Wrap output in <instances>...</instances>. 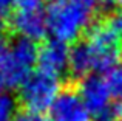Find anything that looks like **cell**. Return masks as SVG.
Listing matches in <instances>:
<instances>
[{"instance_id": "6da1fadb", "label": "cell", "mask_w": 122, "mask_h": 121, "mask_svg": "<svg viewBox=\"0 0 122 121\" xmlns=\"http://www.w3.org/2000/svg\"><path fill=\"white\" fill-rule=\"evenodd\" d=\"M48 31L56 40L63 44L74 42L86 28H90L94 14L77 6L71 0H53L46 8Z\"/></svg>"}, {"instance_id": "7a4b0ae2", "label": "cell", "mask_w": 122, "mask_h": 121, "mask_svg": "<svg viewBox=\"0 0 122 121\" xmlns=\"http://www.w3.org/2000/svg\"><path fill=\"white\" fill-rule=\"evenodd\" d=\"M88 48L91 51L94 72L105 73L119 65L122 58V37L107 22H96L86 30Z\"/></svg>"}, {"instance_id": "3957f363", "label": "cell", "mask_w": 122, "mask_h": 121, "mask_svg": "<svg viewBox=\"0 0 122 121\" xmlns=\"http://www.w3.org/2000/svg\"><path fill=\"white\" fill-rule=\"evenodd\" d=\"M60 93L59 78L37 70L19 85V99L26 110L43 112L50 109Z\"/></svg>"}, {"instance_id": "277c9868", "label": "cell", "mask_w": 122, "mask_h": 121, "mask_svg": "<svg viewBox=\"0 0 122 121\" xmlns=\"http://www.w3.org/2000/svg\"><path fill=\"white\" fill-rule=\"evenodd\" d=\"M39 58V47L33 40L17 37L8 47L6 55V84L19 87L33 73Z\"/></svg>"}, {"instance_id": "5b68a950", "label": "cell", "mask_w": 122, "mask_h": 121, "mask_svg": "<svg viewBox=\"0 0 122 121\" xmlns=\"http://www.w3.org/2000/svg\"><path fill=\"white\" fill-rule=\"evenodd\" d=\"M77 93L93 118L101 115L105 109L111 106V92L108 88L107 79L99 75H90L81 79Z\"/></svg>"}, {"instance_id": "8992f818", "label": "cell", "mask_w": 122, "mask_h": 121, "mask_svg": "<svg viewBox=\"0 0 122 121\" xmlns=\"http://www.w3.org/2000/svg\"><path fill=\"white\" fill-rule=\"evenodd\" d=\"M91 113L85 107L77 90L66 87L60 90L59 96L50 107L48 121H91Z\"/></svg>"}, {"instance_id": "52a82bcc", "label": "cell", "mask_w": 122, "mask_h": 121, "mask_svg": "<svg viewBox=\"0 0 122 121\" xmlns=\"http://www.w3.org/2000/svg\"><path fill=\"white\" fill-rule=\"evenodd\" d=\"M8 27L17 34L28 40H40L48 33L46 16L39 8L36 9H19L9 19Z\"/></svg>"}, {"instance_id": "ba28073f", "label": "cell", "mask_w": 122, "mask_h": 121, "mask_svg": "<svg viewBox=\"0 0 122 121\" xmlns=\"http://www.w3.org/2000/svg\"><path fill=\"white\" fill-rule=\"evenodd\" d=\"M68 59L70 48L66 47V44L51 39L39 48L37 65L42 72L59 78L65 72H68Z\"/></svg>"}, {"instance_id": "9c48e42d", "label": "cell", "mask_w": 122, "mask_h": 121, "mask_svg": "<svg viewBox=\"0 0 122 121\" xmlns=\"http://www.w3.org/2000/svg\"><path fill=\"white\" fill-rule=\"evenodd\" d=\"M68 72L73 78L83 79L90 76L94 72V62H93L91 51L88 48V44L77 42L70 50V59H68Z\"/></svg>"}, {"instance_id": "30bf717a", "label": "cell", "mask_w": 122, "mask_h": 121, "mask_svg": "<svg viewBox=\"0 0 122 121\" xmlns=\"http://www.w3.org/2000/svg\"><path fill=\"white\" fill-rule=\"evenodd\" d=\"M17 115V99L6 90H0V121H14Z\"/></svg>"}, {"instance_id": "8fae6325", "label": "cell", "mask_w": 122, "mask_h": 121, "mask_svg": "<svg viewBox=\"0 0 122 121\" xmlns=\"http://www.w3.org/2000/svg\"><path fill=\"white\" fill-rule=\"evenodd\" d=\"M105 79H107L108 88L111 92V96H114L117 101L122 103V64L110 70Z\"/></svg>"}, {"instance_id": "7c38bea8", "label": "cell", "mask_w": 122, "mask_h": 121, "mask_svg": "<svg viewBox=\"0 0 122 121\" xmlns=\"http://www.w3.org/2000/svg\"><path fill=\"white\" fill-rule=\"evenodd\" d=\"M6 55H8V47L0 37V90H5L8 87L6 84Z\"/></svg>"}, {"instance_id": "4fadbf2b", "label": "cell", "mask_w": 122, "mask_h": 121, "mask_svg": "<svg viewBox=\"0 0 122 121\" xmlns=\"http://www.w3.org/2000/svg\"><path fill=\"white\" fill-rule=\"evenodd\" d=\"M14 121H48V120L43 116V113L25 109V110H22V112H17Z\"/></svg>"}, {"instance_id": "5bb4252c", "label": "cell", "mask_w": 122, "mask_h": 121, "mask_svg": "<svg viewBox=\"0 0 122 121\" xmlns=\"http://www.w3.org/2000/svg\"><path fill=\"white\" fill-rule=\"evenodd\" d=\"M73 3H76L77 6L86 9L91 14H96L97 12V0H71Z\"/></svg>"}, {"instance_id": "9a60e30c", "label": "cell", "mask_w": 122, "mask_h": 121, "mask_svg": "<svg viewBox=\"0 0 122 121\" xmlns=\"http://www.w3.org/2000/svg\"><path fill=\"white\" fill-rule=\"evenodd\" d=\"M116 6V0H97V11L104 14H111Z\"/></svg>"}, {"instance_id": "2e32d148", "label": "cell", "mask_w": 122, "mask_h": 121, "mask_svg": "<svg viewBox=\"0 0 122 121\" xmlns=\"http://www.w3.org/2000/svg\"><path fill=\"white\" fill-rule=\"evenodd\" d=\"M108 23L113 27V30L122 37V12H116L108 19Z\"/></svg>"}, {"instance_id": "e0dca14e", "label": "cell", "mask_w": 122, "mask_h": 121, "mask_svg": "<svg viewBox=\"0 0 122 121\" xmlns=\"http://www.w3.org/2000/svg\"><path fill=\"white\" fill-rule=\"evenodd\" d=\"M43 0H14L15 5H19L20 9H36Z\"/></svg>"}, {"instance_id": "ac0fdd59", "label": "cell", "mask_w": 122, "mask_h": 121, "mask_svg": "<svg viewBox=\"0 0 122 121\" xmlns=\"http://www.w3.org/2000/svg\"><path fill=\"white\" fill-rule=\"evenodd\" d=\"M8 28V22H6L5 16H3V12H0V37H2V33Z\"/></svg>"}, {"instance_id": "d6986e66", "label": "cell", "mask_w": 122, "mask_h": 121, "mask_svg": "<svg viewBox=\"0 0 122 121\" xmlns=\"http://www.w3.org/2000/svg\"><path fill=\"white\" fill-rule=\"evenodd\" d=\"M12 2H14V0H0V12H5L6 9L12 5Z\"/></svg>"}, {"instance_id": "ffe728a7", "label": "cell", "mask_w": 122, "mask_h": 121, "mask_svg": "<svg viewBox=\"0 0 122 121\" xmlns=\"http://www.w3.org/2000/svg\"><path fill=\"white\" fill-rule=\"evenodd\" d=\"M116 5H117V6H121V8H122V0H116Z\"/></svg>"}]
</instances>
